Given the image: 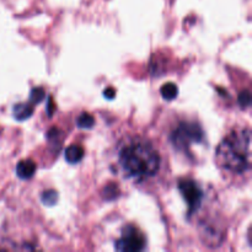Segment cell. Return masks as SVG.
I'll return each instance as SVG.
<instances>
[{
    "label": "cell",
    "instance_id": "ba28073f",
    "mask_svg": "<svg viewBox=\"0 0 252 252\" xmlns=\"http://www.w3.org/2000/svg\"><path fill=\"white\" fill-rule=\"evenodd\" d=\"M65 160L69 162V164H78L83 160L84 158V149L80 145H70L65 149Z\"/></svg>",
    "mask_w": 252,
    "mask_h": 252
},
{
    "label": "cell",
    "instance_id": "4fadbf2b",
    "mask_svg": "<svg viewBox=\"0 0 252 252\" xmlns=\"http://www.w3.org/2000/svg\"><path fill=\"white\" fill-rule=\"evenodd\" d=\"M120 189H118L117 185H108L103 189V198L107 201H112V199L117 198Z\"/></svg>",
    "mask_w": 252,
    "mask_h": 252
},
{
    "label": "cell",
    "instance_id": "5bb4252c",
    "mask_svg": "<svg viewBox=\"0 0 252 252\" xmlns=\"http://www.w3.org/2000/svg\"><path fill=\"white\" fill-rule=\"evenodd\" d=\"M238 102L240 105V107L248 108L251 105V93L249 90H244L243 93H240L238 97Z\"/></svg>",
    "mask_w": 252,
    "mask_h": 252
},
{
    "label": "cell",
    "instance_id": "8fae6325",
    "mask_svg": "<svg viewBox=\"0 0 252 252\" xmlns=\"http://www.w3.org/2000/svg\"><path fill=\"white\" fill-rule=\"evenodd\" d=\"M41 201L44 206L52 207L58 202V193L54 189H48V191H44L41 196Z\"/></svg>",
    "mask_w": 252,
    "mask_h": 252
},
{
    "label": "cell",
    "instance_id": "7a4b0ae2",
    "mask_svg": "<svg viewBox=\"0 0 252 252\" xmlns=\"http://www.w3.org/2000/svg\"><path fill=\"white\" fill-rule=\"evenodd\" d=\"M250 129L234 130L217 148L216 160L221 169L244 174L250 169Z\"/></svg>",
    "mask_w": 252,
    "mask_h": 252
},
{
    "label": "cell",
    "instance_id": "7c38bea8",
    "mask_svg": "<svg viewBox=\"0 0 252 252\" xmlns=\"http://www.w3.org/2000/svg\"><path fill=\"white\" fill-rule=\"evenodd\" d=\"M46 97V93L42 88H34L32 89L31 94H30V101H31L33 105H37V103L42 102Z\"/></svg>",
    "mask_w": 252,
    "mask_h": 252
},
{
    "label": "cell",
    "instance_id": "30bf717a",
    "mask_svg": "<svg viewBox=\"0 0 252 252\" xmlns=\"http://www.w3.org/2000/svg\"><path fill=\"white\" fill-rule=\"evenodd\" d=\"M95 125V118L90 115V113H81L78 118H76V126L83 129H90Z\"/></svg>",
    "mask_w": 252,
    "mask_h": 252
},
{
    "label": "cell",
    "instance_id": "5b68a950",
    "mask_svg": "<svg viewBox=\"0 0 252 252\" xmlns=\"http://www.w3.org/2000/svg\"><path fill=\"white\" fill-rule=\"evenodd\" d=\"M179 189L189 206V213H194L201 207L203 199V191L193 180L184 179L179 181Z\"/></svg>",
    "mask_w": 252,
    "mask_h": 252
},
{
    "label": "cell",
    "instance_id": "6da1fadb",
    "mask_svg": "<svg viewBox=\"0 0 252 252\" xmlns=\"http://www.w3.org/2000/svg\"><path fill=\"white\" fill-rule=\"evenodd\" d=\"M118 158L125 174L133 179H149L160 169V155L147 140L134 139L123 145Z\"/></svg>",
    "mask_w": 252,
    "mask_h": 252
},
{
    "label": "cell",
    "instance_id": "3957f363",
    "mask_svg": "<svg viewBox=\"0 0 252 252\" xmlns=\"http://www.w3.org/2000/svg\"><path fill=\"white\" fill-rule=\"evenodd\" d=\"M203 129L197 123L182 122L171 133V142L176 149L187 150L193 143H202Z\"/></svg>",
    "mask_w": 252,
    "mask_h": 252
},
{
    "label": "cell",
    "instance_id": "52a82bcc",
    "mask_svg": "<svg viewBox=\"0 0 252 252\" xmlns=\"http://www.w3.org/2000/svg\"><path fill=\"white\" fill-rule=\"evenodd\" d=\"M12 115L17 121H26L33 115V106L29 103H16L12 107Z\"/></svg>",
    "mask_w": 252,
    "mask_h": 252
},
{
    "label": "cell",
    "instance_id": "277c9868",
    "mask_svg": "<svg viewBox=\"0 0 252 252\" xmlns=\"http://www.w3.org/2000/svg\"><path fill=\"white\" fill-rule=\"evenodd\" d=\"M116 250L122 252H137L145 248V239L143 234L133 225L123 228L122 235L115 245Z\"/></svg>",
    "mask_w": 252,
    "mask_h": 252
},
{
    "label": "cell",
    "instance_id": "8992f818",
    "mask_svg": "<svg viewBox=\"0 0 252 252\" xmlns=\"http://www.w3.org/2000/svg\"><path fill=\"white\" fill-rule=\"evenodd\" d=\"M36 169L37 166L36 164H34V161H32V160L30 159L22 160V161H20L19 164H17L16 175L21 180H29L33 176L34 172H36Z\"/></svg>",
    "mask_w": 252,
    "mask_h": 252
},
{
    "label": "cell",
    "instance_id": "9a60e30c",
    "mask_svg": "<svg viewBox=\"0 0 252 252\" xmlns=\"http://www.w3.org/2000/svg\"><path fill=\"white\" fill-rule=\"evenodd\" d=\"M103 96H105L106 98H108V100H112V98H115V96H116L115 89L107 88L105 91H103Z\"/></svg>",
    "mask_w": 252,
    "mask_h": 252
},
{
    "label": "cell",
    "instance_id": "9c48e42d",
    "mask_svg": "<svg viewBox=\"0 0 252 252\" xmlns=\"http://www.w3.org/2000/svg\"><path fill=\"white\" fill-rule=\"evenodd\" d=\"M160 94H161L164 100H175V98L177 97V95H179V88L176 86V84L166 83L161 89H160Z\"/></svg>",
    "mask_w": 252,
    "mask_h": 252
}]
</instances>
